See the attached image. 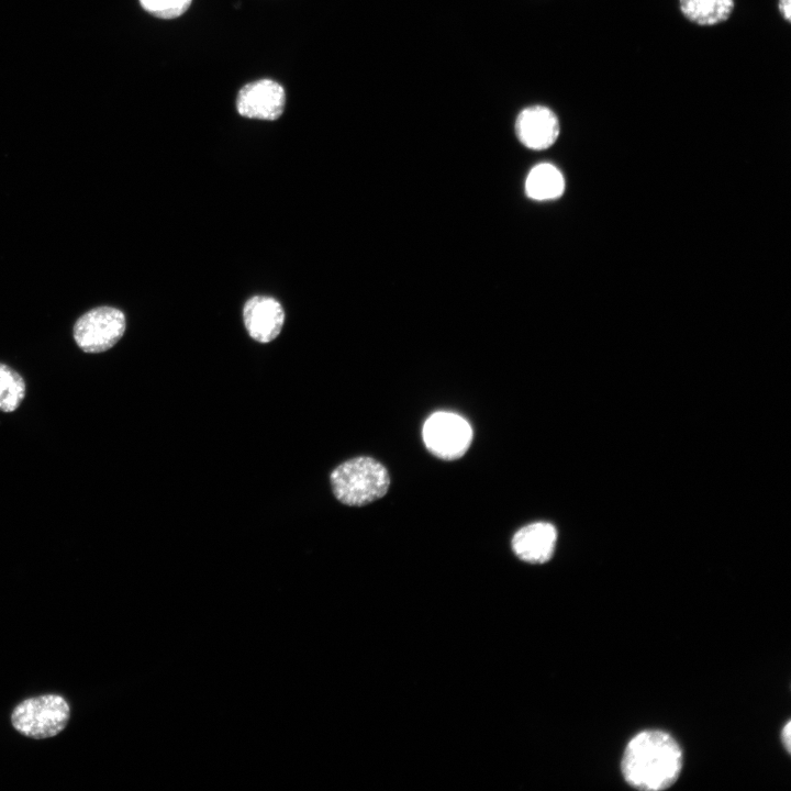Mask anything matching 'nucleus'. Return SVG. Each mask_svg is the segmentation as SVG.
Returning a JSON list of instances; mask_svg holds the SVG:
<instances>
[{
  "instance_id": "9",
  "label": "nucleus",
  "mask_w": 791,
  "mask_h": 791,
  "mask_svg": "<svg viewBox=\"0 0 791 791\" xmlns=\"http://www.w3.org/2000/svg\"><path fill=\"white\" fill-rule=\"evenodd\" d=\"M557 532L546 522L532 523L520 528L512 538V549L522 560L531 564L548 561L554 554Z\"/></svg>"
},
{
  "instance_id": "14",
  "label": "nucleus",
  "mask_w": 791,
  "mask_h": 791,
  "mask_svg": "<svg viewBox=\"0 0 791 791\" xmlns=\"http://www.w3.org/2000/svg\"><path fill=\"white\" fill-rule=\"evenodd\" d=\"M778 10L783 20L791 21V0H778Z\"/></svg>"
},
{
  "instance_id": "1",
  "label": "nucleus",
  "mask_w": 791,
  "mask_h": 791,
  "mask_svg": "<svg viewBox=\"0 0 791 791\" xmlns=\"http://www.w3.org/2000/svg\"><path fill=\"white\" fill-rule=\"evenodd\" d=\"M622 775L633 788L660 791L671 787L682 769V750L662 731L637 733L627 743L621 761Z\"/></svg>"
},
{
  "instance_id": "12",
  "label": "nucleus",
  "mask_w": 791,
  "mask_h": 791,
  "mask_svg": "<svg viewBox=\"0 0 791 791\" xmlns=\"http://www.w3.org/2000/svg\"><path fill=\"white\" fill-rule=\"evenodd\" d=\"M26 386L23 377L13 368L0 363V411H15L23 401Z\"/></svg>"
},
{
  "instance_id": "10",
  "label": "nucleus",
  "mask_w": 791,
  "mask_h": 791,
  "mask_svg": "<svg viewBox=\"0 0 791 791\" xmlns=\"http://www.w3.org/2000/svg\"><path fill=\"white\" fill-rule=\"evenodd\" d=\"M682 15L700 26L726 22L735 9V0H679Z\"/></svg>"
},
{
  "instance_id": "13",
  "label": "nucleus",
  "mask_w": 791,
  "mask_h": 791,
  "mask_svg": "<svg viewBox=\"0 0 791 791\" xmlns=\"http://www.w3.org/2000/svg\"><path fill=\"white\" fill-rule=\"evenodd\" d=\"M192 0H140L142 7L160 19H175L183 14Z\"/></svg>"
},
{
  "instance_id": "6",
  "label": "nucleus",
  "mask_w": 791,
  "mask_h": 791,
  "mask_svg": "<svg viewBox=\"0 0 791 791\" xmlns=\"http://www.w3.org/2000/svg\"><path fill=\"white\" fill-rule=\"evenodd\" d=\"M286 93L281 85L271 79H259L242 87L236 109L248 119L274 121L281 116Z\"/></svg>"
},
{
  "instance_id": "7",
  "label": "nucleus",
  "mask_w": 791,
  "mask_h": 791,
  "mask_svg": "<svg viewBox=\"0 0 791 791\" xmlns=\"http://www.w3.org/2000/svg\"><path fill=\"white\" fill-rule=\"evenodd\" d=\"M559 120L555 112L545 105L523 109L515 121V134L519 141L531 149H546L558 138Z\"/></svg>"
},
{
  "instance_id": "8",
  "label": "nucleus",
  "mask_w": 791,
  "mask_h": 791,
  "mask_svg": "<svg viewBox=\"0 0 791 791\" xmlns=\"http://www.w3.org/2000/svg\"><path fill=\"white\" fill-rule=\"evenodd\" d=\"M243 319L245 328L253 339L269 343L281 332L285 312L276 299L256 296L246 302Z\"/></svg>"
},
{
  "instance_id": "11",
  "label": "nucleus",
  "mask_w": 791,
  "mask_h": 791,
  "mask_svg": "<svg viewBox=\"0 0 791 791\" xmlns=\"http://www.w3.org/2000/svg\"><path fill=\"white\" fill-rule=\"evenodd\" d=\"M565 190V179L560 170L552 164L543 163L534 166L525 180V193L537 201L553 200Z\"/></svg>"
},
{
  "instance_id": "5",
  "label": "nucleus",
  "mask_w": 791,
  "mask_h": 791,
  "mask_svg": "<svg viewBox=\"0 0 791 791\" xmlns=\"http://www.w3.org/2000/svg\"><path fill=\"white\" fill-rule=\"evenodd\" d=\"M472 430L461 416L449 412H436L423 426L426 448L444 460L460 458L470 446Z\"/></svg>"
},
{
  "instance_id": "2",
  "label": "nucleus",
  "mask_w": 791,
  "mask_h": 791,
  "mask_svg": "<svg viewBox=\"0 0 791 791\" xmlns=\"http://www.w3.org/2000/svg\"><path fill=\"white\" fill-rule=\"evenodd\" d=\"M335 498L349 506H363L382 498L390 486L386 467L371 457H355L337 466L330 477Z\"/></svg>"
},
{
  "instance_id": "3",
  "label": "nucleus",
  "mask_w": 791,
  "mask_h": 791,
  "mask_svg": "<svg viewBox=\"0 0 791 791\" xmlns=\"http://www.w3.org/2000/svg\"><path fill=\"white\" fill-rule=\"evenodd\" d=\"M69 717L68 701L60 694L47 693L18 703L11 713V724L26 737L44 739L59 734Z\"/></svg>"
},
{
  "instance_id": "4",
  "label": "nucleus",
  "mask_w": 791,
  "mask_h": 791,
  "mask_svg": "<svg viewBox=\"0 0 791 791\" xmlns=\"http://www.w3.org/2000/svg\"><path fill=\"white\" fill-rule=\"evenodd\" d=\"M126 328L124 313L113 307L93 308L77 319L73 336L85 353L96 354L112 348Z\"/></svg>"
},
{
  "instance_id": "15",
  "label": "nucleus",
  "mask_w": 791,
  "mask_h": 791,
  "mask_svg": "<svg viewBox=\"0 0 791 791\" xmlns=\"http://www.w3.org/2000/svg\"><path fill=\"white\" fill-rule=\"evenodd\" d=\"M781 739L782 744L784 745V748L788 753H790L791 747V722L788 721L781 731Z\"/></svg>"
}]
</instances>
